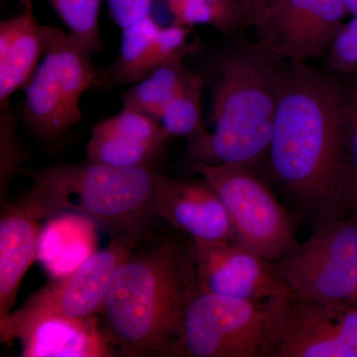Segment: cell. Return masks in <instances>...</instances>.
Segmentation results:
<instances>
[{
    "instance_id": "cell-1",
    "label": "cell",
    "mask_w": 357,
    "mask_h": 357,
    "mask_svg": "<svg viewBox=\"0 0 357 357\" xmlns=\"http://www.w3.org/2000/svg\"><path fill=\"white\" fill-rule=\"evenodd\" d=\"M344 103L345 89L331 73L284 61L273 132L263 165L314 229L347 217L357 203Z\"/></svg>"
},
{
    "instance_id": "cell-2",
    "label": "cell",
    "mask_w": 357,
    "mask_h": 357,
    "mask_svg": "<svg viewBox=\"0 0 357 357\" xmlns=\"http://www.w3.org/2000/svg\"><path fill=\"white\" fill-rule=\"evenodd\" d=\"M199 289L191 245L146 237L112 275L98 314L102 332L119 356L178 357Z\"/></svg>"
},
{
    "instance_id": "cell-3",
    "label": "cell",
    "mask_w": 357,
    "mask_h": 357,
    "mask_svg": "<svg viewBox=\"0 0 357 357\" xmlns=\"http://www.w3.org/2000/svg\"><path fill=\"white\" fill-rule=\"evenodd\" d=\"M284 59L259 42L241 39L215 64L213 130L188 142L191 163L243 164L257 169L269 151Z\"/></svg>"
},
{
    "instance_id": "cell-4",
    "label": "cell",
    "mask_w": 357,
    "mask_h": 357,
    "mask_svg": "<svg viewBox=\"0 0 357 357\" xmlns=\"http://www.w3.org/2000/svg\"><path fill=\"white\" fill-rule=\"evenodd\" d=\"M157 172L153 167H114L84 161L29 173L33 185L21 199L37 218L76 213L114 238L140 243L154 218Z\"/></svg>"
},
{
    "instance_id": "cell-5",
    "label": "cell",
    "mask_w": 357,
    "mask_h": 357,
    "mask_svg": "<svg viewBox=\"0 0 357 357\" xmlns=\"http://www.w3.org/2000/svg\"><path fill=\"white\" fill-rule=\"evenodd\" d=\"M46 50L29 83L20 112L27 130L45 145L56 146L83 119L79 100L98 70L72 35L45 25Z\"/></svg>"
},
{
    "instance_id": "cell-6",
    "label": "cell",
    "mask_w": 357,
    "mask_h": 357,
    "mask_svg": "<svg viewBox=\"0 0 357 357\" xmlns=\"http://www.w3.org/2000/svg\"><path fill=\"white\" fill-rule=\"evenodd\" d=\"M283 296L252 302L199 289L185 310L178 357H269Z\"/></svg>"
},
{
    "instance_id": "cell-7",
    "label": "cell",
    "mask_w": 357,
    "mask_h": 357,
    "mask_svg": "<svg viewBox=\"0 0 357 357\" xmlns=\"http://www.w3.org/2000/svg\"><path fill=\"white\" fill-rule=\"evenodd\" d=\"M191 170L215 188L239 243L274 262L299 243L290 213L255 168L195 162Z\"/></svg>"
},
{
    "instance_id": "cell-8",
    "label": "cell",
    "mask_w": 357,
    "mask_h": 357,
    "mask_svg": "<svg viewBox=\"0 0 357 357\" xmlns=\"http://www.w3.org/2000/svg\"><path fill=\"white\" fill-rule=\"evenodd\" d=\"M272 263L279 278L298 297L356 303L357 215L319 225L306 241Z\"/></svg>"
},
{
    "instance_id": "cell-9",
    "label": "cell",
    "mask_w": 357,
    "mask_h": 357,
    "mask_svg": "<svg viewBox=\"0 0 357 357\" xmlns=\"http://www.w3.org/2000/svg\"><path fill=\"white\" fill-rule=\"evenodd\" d=\"M269 357H357V303L281 298Z\"/></svg>"
},
{
    "instance_id": "cell-10",
    "label": "cell",
    "mask_w": 357,
    "mask_h": 357,
    "mask_svg": "<svg viewBox=\"0 0 357 357\" xmlns=\"http://www.w3.org/2000/svg\"><path fill=\"white\" fill-rule=\"evenodd\" d=\"M347 13L342 0H279L253 27L275 55L307 63L328 53Z\"/></svg>"
},
{
    "instance_id": "cell-11",
    "label": "cell",
    "mask_w": 357,
    "mask_h": 357,
    "mask_svg": "<svg viewBox=\"0 0 357 357\" xmlns=\"http://www.w3.org/2000/svg\"><path fill=\"white\" fill-rule=\"evenodd\" d=\"M138 244L130 239L114 238L107 248L84 259L70 274L35 293L24 306L11 312L0 331L10 321L41 314L70 318L98 316L112 273Z\"/></svg>"
},
{
    "instance_id": "cell-12",
    "label": "cell",
    "mask_w": 357,
    "mask_h": 357,
    "mask_svg": "<svg viewBox=\"0 0 357 357\" xmlns=\"http://www.w3.org/2000/svg\"><path fill=\"white\" fill-rule=\"evenodd\" d=\"M199 287L234 299L264 302L290 292L273 263L236 239L191 243Z\"/></svg>"
},
{
    "instance_id": "cell-13",
    "label": "cell",
    "mask_w": 357,
    "mask_h": 357,
    "mask_svg": "<svg viewBox=\"0 0 357 357\" xmlns=\"http://www.w3.org/2000/svg\"><path fill=\"white\" fill-rule=\"evenodd\" d=\"M155 206L158 218L184 232L192 243L236 239L227 208L215 188L198 178H157Z\"/></svg>"
},
{
    "instance_id": "cell-14",
    "label": "cell",
    "mask_w": 357,
    "mask_h": 357,
    "mask_svg": "<svg viewBox=\"0 0 357 357\" xmlns=\"http://www.w3.org/2000/svg\"><path fill=\"white\" fill-rule=\"evenodd\" d=\"M0 333L3 342L20 340L21 356L25 357L119 356L105 337L98 316L41 314L10 321Z\"/></svg>"
},
{
    "instance_id": "cell-15",
    "label": "cell",
    "mask_w": 357,
    "mask_h": 357,
    "mask_svg": "<svg viewBox=\"0 0 357 357\" xmlns=\"http://www.w3.org/2000/svg\"><path fill=\"white\" fill-rule=\"evenodd\" d=\"M171 136L159 121L122 109L98 122L86 144V161L114 167H153Z\"/></svg>"
},
{
    "instance_id": "cell-16",
    "label": "cell",
    "mask_w": 357,
    "mask_h": 357,
    "mask_svg": "<svg viewBox=\"0 0 357 357\" xmlns=\"http://www.w3.org/2000/svg\"><path fill=\"white\" fill-rule=\"evenodd\" d=\"M21 2V13L0 23V109L29 83L46 50L45 25L35 17L32 0Z\"/></svg>"
},
{
    "instance_id": "cell-17",
    "label": "cell",
    "mask_w": 357,
    "mask_h": 357,
    "mask_svg": "<svg viewBox=\"0 0 357 357\" xmlns=\"http://www.w3.org/2000/svg\"><path fill=\"white\" fill-rule=\"evenodd\" d=\"M39 220L21 203L6 204L0 220V328L13 312L18 290L38 243Z\"/></svg>"
},
{
    "instance_id": "cell-18",
    "label": "cell",
    "mask_w": 357,
    "mask_h": 357,
    "mask_svg": "<svg viewBox=\"0 0 357 357\" xmlns=\"http://www.w3.org/2000/svg\"><path fill=\"white\" fill-rule=\"evenodd\" d=\"M194 73L185 69L183 59L165 63L141 79L122 96L123 109L134 110L160 122L162 112Z\"/></svg>"
},
{
    "instance_id": "cell-19",
    "label": "cell",
    "mask_w": 357,
    "mask_h": 357,
    "mask_svg": "<svg viewBox=\"0 0 357 357\" xmlns=\"http://www.w3.org/2000/svg\"><path fill=\"white\" fill-rule=\"evenodd\" d=\"M161 26L153 17L122 29L121 48L112 64L98 70L96 86H119L137 83L141 67Z\"/></svg>"
},
{
    "instance_id": "cell-20",
    "label": "cell",
    "mask_w": 357,
    "mask_h": 357,
    "mask_svg": "<svg viewBox=\"0 0 357 357\" xmlns=\"http://www.w3.org/2000/svg\"><path fill=\"white\" fill-rule=\"evenodd\" d=\"M204 86L203 77L194 73L166 105L160 123L171 137H185L191 142L210 132L202 119Z\"/></svg>"
},
{
    "instance_id": "cell-21",
    "label": "cell",
    "mask_w": 357,
    "mask_h": 357,
    "mask_svg": "<svg viewBox=\"0 0 357 357\" xmlns=\"http://www.w3.org/2000/svg\"><path fill=\"white\" fill-rule=\"evenodd\" d=\"M174 23L192 27L208 25L223 34L243 28L241 3L237 0H166Z\"/></svg>"
},
{
    "instance_id": "cell-22",
    "label": "cell",
    "mask_w": 357,
    "mask_h": 357,
    "mask_svg": "<svg viewBox=\"0 0 357 357\" xmlns=\"http://www.w3.org/2000/svg\"><path fill=\"white\" fill-rule=\"evenodd\" d=\"M67 28L68 33L81 44L91 57L102 51L100 30L102 0H46Z\"/></svg>"
},
{
    "instance_id": "cell-23",
    "label": "cell",
    "mask_w": 357,
    "mask_h": 357,
    "mask_svg": "<svg viewBox=\"0 0 357 357\" xmlns=\"http://www.w3.org/2000/svg\"><path fill=\"white\" fill-rule=\"evenodd\" d=\"M0 109V195L3 203L11 181L22 172L29 152L16 132L20 114L10 105Z\"/></svg>"
},
{
    "instance_id": "cell-24",
    "label": "cell",
    "mask_w": 357,
    "mask_h": 357,
    "mask_svg": "<svg viewBox=\"0 0 357 357\" xmlns=\"http://www.w3.org/2000/svg\"><path fill=\"white\" fill-rule=\"evenodd\" d=\"M328 66L337 73L357 70V18L342 26L328 51Z\"/></svg>"
},
{
    "instance_id": "cell-25",
    "label": "cell",
    "mask_w": 357,
    "mask_h": 357,
    "mask_svg": "<svg viewBox=\"0 0 357 357\" xmlns=\"http://www.w3.org/2000/svg\"><path fill=\"white\" fill-rule=\"evenodd\" d=\"M157 0H107L112 20L121 29L151 16Z\"/></svg>"
},
{
    "instance_id": "cell-26",
    "label": "cell",
    "mask_w": 357,
    "mask_h": 357,
    "mask_svg": "<svg viewBox=\"0 0 357 357\" xmlns=\"http://www.w3.org/2000/svg\"><path fill=\"white\" fill-rule=\"evenodd\" d=\"M344 115L347 145L357 176V82L351 89H345Z\"/></svg>"
},
{
    "instance_id": "cell-27",
    "label": "cell",
    "mask_w": 357,
    "mask_h": 357,
    "mask_svg": "<svg viewBox=\"0 0 357 357\" xmlns=\"http://www.w3.org/2000/svg\"><path fill=\"white\" fill-rule=\"evenodd\" d=\"M279 0H241V14H243V28L253 27L256 20L270 7Z\"/></svg>"
},
{
    "instance_id": "cell-28",
    "label": "cell",
    "mask_w": 357,
    "mask_h": 357,
    "mask_svg": "<svg viewBox=\"0 0 357 357\" xmlns=\"http://www.w3.org/2000/svg\"><path fill=\"white\" fill-rule=\"evenodd\" d=\"M347 13L357 18V0H342Z\"/></svg>"
},
{
    "instance_id": "cell-29",
    "label": "cell",
    "mask_w": 357,
    "mask_h": 357,
    "mask_svg": "<svg viewBox=\"0 0 357 357\" xmlns=\"http://www.w3.org/2000/svg\"><path fill=\"white\" fill-rule=\"evenodd\" d=\"M356 303H357V294H356Z\"/></svg>"
},
{
    "instance_id": "cell-30",
    "label": "cell",
    "mask_w": 357,
    "mask_h": 357,
    "mask_svg": "<svg viewBox=\"0 0 357 357\" xmlns=\"http://www.w3.org/2000/svg\"><path fill=\"white\" fill-rule=\"evenodd\" d=\"M237 1H238L239 3H241V0H237Z\"/></svg>"
}]
</instances>
